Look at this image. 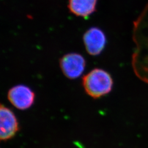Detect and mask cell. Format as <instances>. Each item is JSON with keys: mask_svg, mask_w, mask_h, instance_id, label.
Listing matches in <instances>:
<instances>
[{"mask_svg": "<svg viewBox=\"0 0 148 148\" xmlns=\"http://www.w3.org/2000/svg\"><path fill=\"white\" fill-rule=\"evenodd\" d=\"M87 52L91 56H98L106 46V35L98 27H93L87 30L83 37Z\"/></svg>", "mask_w": 148, "mask_h": 148, "instance_id": "6", "label": "cell"}, {"mask_svg": "<svg viewBox=\"0 0 148 148\" xmlns=\"http://www.w3.org/2000/svg\"><path fill=\"white\" fill-rule=\"evenodd\" d=\"M0 138L6 141L16 136L19 131V123L14 112L3 105L0 108Z\"/></svg>", "mask_w": 148, "mask_h": 148, "instance_id": "5", "label": "cell"}, {"mask_svg": "<svg viewBox=\"0 0 148 148\" xmlns=\"http://www.w3.org/2000/svg\"><path fill=\"white\" fill-rule=\"evenodd\" d=\"M82 84L86 93L92 98L97 99L111 92L113 80L110 74L106 71L96 68L85 75Z\"/></svg>", "mask_w": 148, "mask_h": 148, "instance_id": "2", "label": "cell"}, {"mask_svg": "<svg viewBox=\"0 0 148 148\" xmlns=\"http://www.w3.org/2000/svg\"><path fill=\"white\" fill-rule=\"evenodd\" d=\"M97 0H69L68 8L74 15L87 18L96 10Z\"/></svg>", "mask_w": 148, "mask_h": 148, "instance_id": "7", "label": "cell"}, {"mask_svg": "<svg viewBox=\"0 0 148 148\" xmlns=\"http://www.w3.org/2000/svg\"><path fill=\"white\" fill-rule=\"evenodd\" d=\"M60 66L64 75L70 79H75L82 74L86 66L85 59L81 54L68 53L61 58Z\"/></svg>", "mask_w": 148, "mask_h": 148, "instance_id": "4", "label": "cell"}, {"mask_svg": "<svg viewBox=\"0 0 148 148\" xmlns=\"http://www.w3.org/2000/svg\"><path fill=\"white\" fill-rule=\"evenodd\" d=\"M35 97L34 91L25 85L14 86L8 93V101L16 109L21 110L30 108L34 103Z\"/></svg>", "mask_w": 148, "mask_h": 148, "instance_id": "3", "label": "cell"}, {"mask_svg": "<svg viewBox=\"0 0 148 148\" xmlns=\"http://www.w3.org/2000/svg\"><path fill=\"white\" fill-rule=\"evenodd\" d=\"M132 66L138 79L148 84V3L133 23Z\"/></svg>", "mask_w": 148, "mask_h": 148, "instance_id": "1", "label": "cell"}]
</instances>
